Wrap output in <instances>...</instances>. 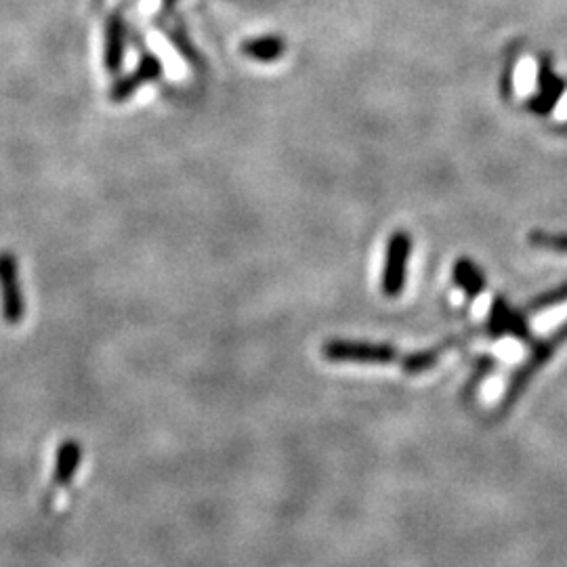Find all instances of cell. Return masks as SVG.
<instances>
[{"mask_svg": "<svg viewBox=\"0 0 567 567\" xmlns=\"http://www.w3.org/2000/svg\"><path fill=\"white\" fill-rule=\"evenodd\" d=\"M322 355L332 364H366L385 366L397 360V349L389 343H366L332 339L322 345Z\"/></svg>", "mask_w": 567, "mask_h": 567, "instance_id": "1", "label": "cell"}, {"mask_svg": "<svg viewBox=\"0 0 567 567\" xmlns=\"http://www.w3.org/2000/svg\"><path fill=\"white\" fill-rule=\"evenodd\" d=\"M412 257V236L408 231H393L385 248L381 290L387 299H397L406 288L408 265Z\"/></svg>", "mask_w": 567, "mask_h": 567, "instance_id": "2", "label": "cell"}, {"mask_svg": "<svg viewBox=\"0 0 567 567\" xmlns=\"http://www.w3.org/2000/svg\"><path fill=\"white\" fill-rule=\"evenodd\" d=\"M0 313L9 326L26 320V294L19 280V265L11 250H0Z\"/></svg>", "mask_w": 567, "mask_h": 567, "instance_id": "3", "label": "cell"}, {"mask_svg": "<svg viewBox=\"0 0 567 567\" xmlns=\"http://www.w3.org/2000/svg\"><path fill=\"white\" fill-rule=\"evenodd\" d=\"M565 341H567V322H565L557 332H553V334L549 336V339L542 341V343L532 351L530 360L525 362V364L517 370V374L511 378V383H509V387H507V393H504V399H502V406H500L502 412L511 410V406L517 402L519 395L523 393V389L528 387V383L532 381L534 374H536L546 362L551 360L553 353H555Z\"/></svg>", "mask_w": 567, "mask_h": 567, "instance_id": "4", "label": "cell"}, {"mask_svg": "<svg viewBox=\"0 0 567 567\" xmlns=\"http://www.w3.org/2000/svg\"><path fill=\"white\" fill-rule=\"evenodd\" d=\"M160 78H162V61L152 53H145L131 74L118 78L112 84L108 97L112 103H122L126 99H131L141 87H145V84L156 82Z\"/></svg>", "mask_w": 567, "mask_h": 567, "instance_id": "5", "label": "cell"}, {"mask_svg": "<svg viewBox=\"0 0 567 567\" xmlns=\"http://www.w3.org/2000/svg\"><path fill=\"white\" fill-rule=\"evenodd\" d=\"M126 53V21L120 11L112 13L105 21V42H103V66L110 74H118L124 66Z\"/></svg>", "mask_w": 567, "mask_h": 567, "instance_id": "6", "label": "cell"}, {"mask_svg": "<svg viewBox=\"0 0 567 567\" xmlns=\"http://www.w3.org/2000/svg\"><path fill=\"white\" fill-rule=\"evenodd\" d=\"M563 95V80L553 72L551 59L542 57L538 66V93L530 101V110L536 114H549Z\"/></svg>", "mask_w": 567, "mask_h": 567, "instance_id": "7", "label": "cell"}, {"mask_svg": "<svg viewBox=\"0 0 567 567\" xmlns=\"http://www.w3.org/2000/svg\"><path fill=\"white\" fill-rule=\"evenodd\" d=\"M82 462V446L78 444L76 439H66L63 444L57 448L55 454V467H53V488L61 490L68 488L70 483L74 481L78 467Z\"/></svg>", "mask_w": 567, "mask_h": 567, "instance_id": "8", "label": "cell"}, {"mask_svg": "<svg viewBox=\"0 0 567 567\" xmlns=\"http://www.w3.org/2000/svg\"><path fill=\"white\" fill-rule=\"evenodd\" d=\"M242 53L244 57L259 61V63H273L284 57L286 53V42L282 36H259V38H248L242 42Z\"/></svg>", "mask_w": 567, "mask_h": 567, "instance_id": "9", "label": "cell"}, {"mask_svg": "<svg viewBox=\"0 0 567 567\" xmlns=\"http://www.w3.org/2000/svg\"><path fill=\"white\" fill-rule=\"evenodd\" d=\"M488 330L490 334L494 336H500V334H515L519 336V339H528V326L523 324V320L519 318V315L515 311L509 309V305L504 303L502 299H496L494 301V307H492V313H490V322H488Z\"/></svg>", "mask_w": 567, "mask_h": 567, "instance_id": "10", "label": "cell"}, {"mask_svg": "<svg viewBox=\"0 0 567 567\" xmlns=\"http://www.w3.org/2000/svg\"><path fill=\"white\" fill-rule=\"evenodd\" d=\"M454 284L462 288L469 299H477L486 288V278H483L481 269L471 259H458L452 269Z\"/></svg>", "mask_w": 567, "mask_h": 567, "instance_id": "11", "label": "cell"}, {"mask_svg": "<svg viewBox=\"0 0 567 567\" xmlns=\"http://www.w3.org/2000/svg\"><path fill=\"white\" fill-rule=\"evenodd\" d=\"M460 339H452V341H446L444 345H437L433 349H427V351H418V353H412V355H406L402 357V368L404 372L416 376L420 372H425V370H431L439 360H441V355H444L446 351H450Z\"/></svg>", "mask_w": 567, "mask_h": 567, "instance_id": "12", "label": "cell"}, {"mask_svg": "<svg viewBox=\"0 0 567 567\" xmlns=\"http://www.w3.org/2000/svg\"><path fill=\"white\" fill-rule=\"evenodd\" d=\"M532 244L551 250H567V236H549V234H534Z\"/></svg>", "mask_w": 567, "mask_h": 567, "instance_id": "13", "label": "cell"}, {"mask_svg": "<svg viewBox=\"0 0 567 567\" xmlns=\"http://www.w3.org/2000/svg\"><path fill=\"white\" fill-rule=\"evenodd\" d=\"M175 5H177V0H164V7H166L168 11H171Z\"/></svg>", "mask_w": 567, "mask_h": 567, "instance_id": "14", "label": "cell"}]
</instances>
